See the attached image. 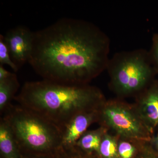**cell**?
<instances>
[{"mask_svg": "<svg viewBox=\"0 0 158 158\" xmlns=\"http://www.w3.org/2000/svg\"><path fill=\"white\" fill-rule=\"evenodd\" d=\"M110 46L107 34L93 23L62 18L34 32L28 63L43 80L87 85L106 70Z\"/></svg>", "mask_w": 158, "mask_h": 158, "instance_id": "obj_1", "label": "cell"}, {"mask_svg": "<svg viewBox=\"0 0 158 158\" xmlns=\"http://www.w3.org/2000/svg\"><path fill=\"white\" fill-rule=\"evenodd\" d=\"M14 100L62 130L82 111L101 106V91L89 84L69 85L43 80L27 82Z\"/></svg>", "mask_w": 158, "mask_h": 158, "instance_id": "obj_2", "label": "cell"}, {"mask_svg": "<svg viewBox=\"0 0 158 158\" xmlns=\"http://www.w3.org/2000/svg\"><path fill=\"white\" fill-rule=\"evenodd\" d=\"M3 114L22 155L54 154L62 148L61 130L37 113L11 104Z\"/></svg>", "mask_w": 158, "mask_h": 158, "instance_id": "obj_3", "label": "cell"}, {"mask_svg": "<svg viewBox=\"0 0 158 158\" xmlns=\"http://www.w3.org/2000/svg\"><path fill=\"white\" fill-rule=\"evenodd\" d=\"M106 70L110 87L121 97L138 95L152 83L156 72L149 52L144 49L116 53L109 59Z\"/></svg>", "mask_w": 158, "mask_h": 158, "instance_id": "obj_4", "label": "cell"}, {"mask_svg": "<svg viewBox=\"0 0 158 158\" xmlns=\"http://www.w3.org/2000/svg\"><path fill=\"white\" fill-rule=\"evenodd\" d=\"M98 122L119 138L148 141L152 136L135 106L120 101H106L100 108Z\"/></svg>", "mask_w": 158, "mask_h": 158, "instance_id": "obj_5", "label": "cell"}, {"mask_svg": "<svg viewBox=\"0 0 158 158\" xmlns=\"http://www.w3.org/2000/svg\"><path fill=\"white\" fill-rule=\"evenodd\" d=\"M34 32L23 26L9 30L4 36L12 61L19 69L31 57L33 46Z\"/></svg>", "mask_w": 158, "mask_h": 158, "instance_id": "obj_6", "label": "cell"}, {"mask_svg": "<svg viewBox=\"0 0 158 158\" xmlns=\"http://www.w3.org/2000/svg\"><path fill=\"white\" fill-rule=\"evenodd\" d=\"M100 107L82 111L71 119L62 130V148L68 149L74 147L90 125L98 122Z\"/></svg>", "mask_w": 158, "mask_h": 158, "instance_id": "obj_7", "label": "cell"}, {"mask_svg": "<svg viewBox=\"0 0 158 158\" xmlns=\"http://www.w3.org/2000/svg\"><path fill=\"white\" fill-rule=\"evenodd\" d=\"M141 119L152 134L158 129V81L152 82L138 95L135 106Z\"/></svg>", "mask_w": 158, "mask_h": 158, "instance_id": "obj_8", "label": "cell"}, {"mask_svg": "<svg viewBox=\"0 0 158 158\" xmlns=\"http://www.w3.org/2000/svg\"><path fill=\"white\" fill-rule=\"evenodd\" d=\"M0 153L2 158H20L22 155L11 128L2 117L0 120Z\"/></svg>", "mask_w": 158, "mask_h": 158, "instance_id": "obj_9", "label": "cell"}, {"mask_svg": "<svg viewBox=\"0 0 158 158\" xmlns=\"http://www.w3.org/2000/svg\"><path fill=\"white\" fill-rule=\"evenodd\" d=\"M107 131V129L102 126L96 130L87 131L78 140L74 147L86 154L97 155L102 138Z\"/></svg>", "mask_w": 158, "mask_h": 158, "instance_id": "obj_10", "label": "cell"}, {"mask_svg": "<svg viewBox=\"0 0 158 158\" xmlns=\"http://www.w3.org/2000/svg\"><path fill=\"white\" fill-rule=\"evenodd\" d=\"M20 84L15 73L11 76L0 81V113L1 115L11 104L16 93L19 89Z\"/></svg>", "mask_w": 158, "mask_h": 158, "instance_id": "obj_11", "label": "cell"}, {"mask_svg": "<svg viewBox=\"0 0 158 158\" xmlns=\"http://www.w3.org/2000/svg\"><path fill=\"white\" fill-rule=\"evenodd\" d=\"M119 137L105 133L102 138L98 155L102 158H119L118 152Z\"/></svg>", "mask_w": 158, "mask_h": 158, "instance_id": "obj_12", "label": "cell"}, {"mask_svg": "<svg viewBox=\"0 0 158 158\" xmlns=\"http://www.w3.org/2000/svg\"><path fill=\"white\" fill-rule=\"evenodd\" d=\"M140 141H141L119 137L118 141V152L119 158L134 157Z\"/></svg>", "mask_w": 158, "mask_h": 158, "instance_id": "obj_13", "label": "cell"}, {"mask_svg": "<svg viewBox=\"0 0 158 158\" xmlns=\"http://www.w3.org/2000/svg\"><path fill=\"white\" fill-rule=\"evenodd\" d=\"M6 64L11 67L15 73L17 72L19 69L11 60L9 50L5 40L4 36L0 35V65Z\"/></svg>", "mask_w": 158, "mask_h": 158, "instance_id": "obj_14", "label": "cell"}, {"mask_svg": "<svg viewBox=\"0 0 158 158\" xmlns=\"http://www.w3.org/2000/svg\"><path fill=\"white\" fill-rule=\"evenodd\" d=\"M92 156L84 153L75 147L68 149L62 148L59 152V158H91Z\"/></svg>", "mask_w": 158, "mask_h": 158, "instance_id": "obj_15", "label": "cell"}, {"mask_svg": "<svg viewBox=\"0 0 158 158\" xmlns=\"http://www.w3.org/2000/svg\"><path fill=\"white\" fill-rule=\"evenodd\" d=\"M148 52L156 72H158V34L153 36L152 45Z\"/></svg>", "mask_w": 158, "mask_h": 158, "instance_id": "obj_16", "label": "cell"}, {"mask_svg": "<svg viewBox=\"0 0 158 158\" xmlns=\"http://www.w3.org/2000/svg\"><path fill=\"white\" fill-rule=\"evenodd\" d=\"M59 152L54 154L41 155H22L20 158H59Z\"/></svg>", "mask_w": 158, "mask_h": 158, "instance_id": "obj_17", "label": "cell"}, {"mask_svg": "<svg viewBox=\"0 0 158 158\" xmlns=\"http://www.w3.org/2000/svg\"><path fill=\"white\" fill-rule=\"evenodd\" d=\"M12 74V73L6 70L3 65H0V81L7 78L11 76Z\"/></svg>", "mask_w": 158, "mask_h": 158, "instance_id": "obj_18", "label": "cell"}, {"mask_svg": "<svg viewBox=\"0 0 158 158\" xmlns=\"http://www.w3.org/2000/svg\"><path fill=\"white\" fill-rule=\"evenodd\" d=\"M148 141L151 147L153 148H155L158 151V134L156 135L152 136Z\"/></svg>", "mask_w": 158, "mask_h": 158, "instance_id": "obj_19", "label": "cell"}, {"mask_svg": "<svg viewBox=\"0 0 158 158\" xmlns=\"http://www.w3.org/2000/svg\"><path fill=\"white\" fill-rule=\"evenodd\" d=\"M143 158H152V157H150L145 156L143 157Z\"/></svg>", "mask_w": 158, "mask_h": 158, "instance_id": "obj_20", "label": "cell"}]
</instances>
